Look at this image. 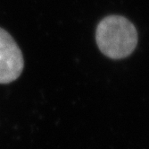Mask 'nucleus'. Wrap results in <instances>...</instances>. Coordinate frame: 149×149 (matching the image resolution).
<instances>
[{
    "mask_svg": "<svg viewBox=\"0 0 149 149\" xmlns=\"http://www.w3.org/2000/svg\"><path fill=\"white\" fill-rule=\"evenodd\" d=\"M96 40L99 49L105 56L120 59L133 52L138 43V33L127 18L111 16L99 23Z\"/></svg>",
    "mask_w": 149,
    "mask_h": 149,
    "instance_id": "f257e3e1",
    "label": "nucleus"
},
{
    "mask_svg": "<svg viewBox=\"0 0 149 149\" xmlns=\"http://www.w3.org/2000/svg\"><path fill=\"white\" fill-rule=\"evenodd\" d=\"M22 51L13 37L0 28V84L16 80L23 70Z\"/></svg>",
    "mask_w": 149,
    "mask_h": 149,
    "instance_id": "f03ea898",
    "label": "nucleus"
}]
</instances>
